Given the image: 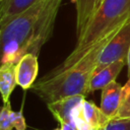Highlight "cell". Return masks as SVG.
Instances as JSON below:
<instances>
[{
  "label": "cell",
  "instance_id": "cell-1",
  "mask_svg": "<svg viewBox=\"0 0 130 130\" xmlns=\"http://www.w3.org/2000/svg\"><path fill=\"white\" fill-rule=\"evenodd\" d=\"M62 0H38L0 24V64L18 61L27 53L39 55L53 34Z\"/></svg>",
  "mask_w": 130,
  "mask_h": 130
},
{
  "label": "cell",
  "instance_id": "cell-2",
  "mask_svg": "<svg viewBox=\"0 0 130 130\" xmlns=\"http://www.w3.org/2000/svg\"><path fill=\"white\" fill-rule=\"evenodd\" d=\"M130 20V0H103L77 36L76 46L69 56L43 77L50 78L72 67L98 42L121 28Z\"/></svg>",
  "mask_w": 130,
  "mask_h": 130
},
{
  "label": "cell",
  "instance_id": "cell-3",
  "mask_svg": "<svg viewBox=\"0 0 130 130\" xmlns=\"http://www.w3.org/2000/svg\"><path fill=\"white\" fill-rule=\"evenodd\" d=\"M119 29L113 31L98 42L72 67L60 72L53 77H42L31 86L32 91L46 104L70 95H87L88 83L95 70L99 56L104 47L110 42V40Z\"/></svg>",
  "mask_w": 130,
  "mask_h": 130
},
{
  "label": "cell",
  "instance_id": "cell-4",
  "mask_svg": "<svg viewBox=\"0 0 130 130\" xmlns=\"http://www.w3.org/2000/svg\"><path fill=\"white\" fill-rule=\"evenodd\" d=\"M130 50V20L127 21L102 50L94 72L120 60H126ZM93 72V73H94Z\"/></svg>",
  "mask_w": 130,
  "mask_h": 130
},
{
  "label": "cell",
  "instance_id": "cell-5",
  "mask_svg": "<svg viewBox=\"0 0 130 130\" xmlns=\"http://www.w3.org/2000/svg\"><path fill=\"white\" fill-rule=\"evenodd\" d=\"M39 73L38 55L27 53L16 64V82L23 90L31 88Z\"/></svg>",
  "mask_w": 130,
  "mask_h": 130
},
{
  "label": "cell",
  "instance_id": "cell-6",
  "mask_svg": "<svg viewBox=\"0 0 130 130\" xmlns=\"http://www.w3.org/2000/svg\"><path fill=\"white\" fill-rule=\"evenodd\" d=\"M84 98L85 96L81 94L70 95V96H66L61 100L49 103L47 104V107L51 112V114L59 123L67 122V123L74 124L72 120V112L77 105H79L85 100Z\"/></svg>",
  "mask_w": 130,
  "mask_h": 130
},
{
  "label": "cell",
  "instance_id": "cell-7",
  "mask_svg": "<svg viewBox=\"0 0 130 130\" xmlns=\"http://www.w3.org/2000/svg\"><path fill=\"white\" fill-rule=\"evenodd\" d=\"M126 63H127L126 60H120L105 66L98 72H94L88 83L87 94L98 89H103L106 85L116 80V77L121 72L122 68Z\"/></svg>",
  "mask_w": 130,
  "mask_h": 130
},
{
  "label": "cell",
  "instance_id": "cell-8",
  "mask_svg": "<svg viewBox=\"0 0 130 130\" xmlns=\"http://www.w3.org/2000/svg\"><path fill=\"white\" fill-rule=\"evenodd\" d=\"M122 85L116 80L112 81L102 89L101 95V110L109 118L114 119L117 115L120 98H121Z\"/></svg>",
  "mask_w": 130,
  "mask_h": 130
},
{
  "label": "cell",
  "instance_id": "cell-9",
  "mask_svg": "<svg viewBox=\"0 0 130 130\" xmlns=\"http://www.w3.org/2000/svg\"><path fill=\"white\" fill-rule=\"evenodd\" d=\"M16 85V64H0V94L4 105L10 103V95Z\"/></svg>",
  "mask_w": 130,
  "mask_h": 130
},
{
  "label": "cell",
  "instance_id": "cell-10",
  "mask_svg": "<svg viewBox=\"0 0 130 130\" xmlns=\"http://www.w3.org/2000/svg\"><path fill=\"white\" fill-rule=\"evenodd\" d=\"M25 130L26 122L22 111L14 112L11 109L10 103L3 104L0 108V130Z\"/></svg>",
  "mask_w": 130,
  "mask_h": 130
},
{
  "label": "cell",
  "instance_id": "cell-11",
  "mask_svg": "<svg viewBox=\"0 0 130 130\" xmlns=\"http://www.w3.org/2000/svg\"><path fill=\"white\" fill-rule=\"evenodd\" d=\"M38 0H3L0 2V24L21 13Z\"/></svg>",
  "mask_w": 130,
  "mask_h": 130
},
{
  "label": "cell",
  "instance_id": "cell-12",
  "mask_svg": "<svg viewBox=\"0 0 130 130\" xmlns=\"http://www.w3.org/2000/svg\"><path fill=\"white\" fill-rule=\"evenodd\" d=\"M82 113L85 120L95 130H100L111 120L103 113L101 108L95 106L92 102L86 100H84L82 103Z\"/></svg>",
  "mask_w": 130,
  "mask_h": 130
},
{
  "label": "cell",
  "instance_id": "cell-13",
  "mask_svg": "<svg viewBox=\"0 0 130 130\" xmlns=\"http://www.w3.org/2000/svg\"><path fill=\"white\" fill-rule=\"evenodd\" d=\"M114 119L130 120V79L122 86L120 104L117 115Z\"/></svg>",
  "mask_w": 130,
  "mask_h": 130
},
{
  "label": "cell",
  "instance_id": "cell-14",
  "mask_svg": "<svg viewBox=\"0 0 130 130\" xmlns=\"http://www.w3.org/2000/svg\"><path fill=\"white\" fill-rule=\"evenodd\" d=\"M83 103V102H82ZM82 103L77 105L72 112V120L77 130H95L84 118L82 113Z\"/></svg>",
  "mask_w": 130,
  "mask_h": 130
},
{
  "label": "cell",
  "instance_id": "cell-15",
  "mask_svg": "<svg viewBox=\"0 0 130 130\" xmlns=\"http://www.w3.org/2000/svg\"><path fill=\"white\" fill-rule=\"evenodd\" d=\"M100 130H130V120L112 119Z\"/></svg>",
  "mask_w": 130,
  "mask_h": 130
},
{
  "label": "cell",
  "instance_id": "cell-16",
  "mask_svg": "<svg viewBox=\"0 0 130 130\" xmlns=\"http://www.w3.org/2000/svg\"><path fill=\"white\" fill-rule=\"evenodd\" d=\"M60 126H61V129L62 130H77L74 124L67 123V122H61L60 123Z\"/></svg>",
  "mask_w": 130,
  "mask_h": 130
},
{
  "label": "cell",
  "instance_id": "cell-17",
  "mask_svg": "<svg viewBox=\"0 0 130 130\" xmlns=\"http://www.w3.org/2000/svg\"><path fill=\"white\" fill-rule=\"evenodd\" d=\"M102 2H103V0H94V1H93V7H92V12H91V15H92V13H93V12H94V11L98 9V7L101 5V3H102ZM91 15H90V16H91ZM89 18H90V17H89Z\"/></svg>",
  "mask_w": 130,
  "mask_h": 130
},
{
  "label": "cell",
  "instance_id": "cell-18",
  "mask_svg": "<svg viewBox=\"0 0 130 130\" xmlns=\"http://www.w3.org/2000/svg\"><path fill=\"white\" fill-rule=\"evenodd\" d=\"M127 66H128V79H130V50L127 56Z\"/></svg>",
  "mask_w": 130,
  "mask_h": 130
},
{
  "label": "cell",
  "instance_id": "cell-19",
  "mask_svg": "<svg viewBox=\"0 0 130 130\" xmlns=\"http://www.w3.org/2000/svg\"><path fill=\"white\" fill-rule=\"evenodd\" d=\"M54 130H62V129H61V128H60V129H54Z\"/></svg>",
  "mask_w": 130,
  "mask_h": 130
},
{
  "label": "cell",
  "instance_id": "cell-20",
  "mask_svg": "<svg viewBox=\"0 0 130 130\" xmlns=\"http://www.w3.org/2000/svg\"><path fill=\"white\" fill-rule=\"evenodd\" d=\"M0 37H1V27H0Z\"/></svg>",
  "mask_w": 130,
  "mask_h": 130
},
{
  "label": "cell",
  "instance_id": "cell-21",
  "mask_svg": "<svg viewBox=\"0 0 130 130\" xmlns=\"http://www.w3.org/2000/svg\"><path fill=\"white\" fill-rule=\"evenodd\" d=\"M1 1H3V0H0V2H1Z\"/></svg>",
  "mask_w": 130,
  "mask_h": 130
}]
</instances>
